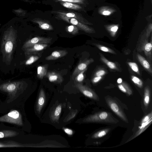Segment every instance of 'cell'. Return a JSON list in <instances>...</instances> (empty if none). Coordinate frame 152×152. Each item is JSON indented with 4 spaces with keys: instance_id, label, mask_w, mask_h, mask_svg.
Masks as SVG:
<instances>
[{
    "instance_id": "obj_36",
    "label": "cell",
    "mask_w": 152,
    "mask_h": 152,
    "mask_svg": "<svg viewBox=\"0 0 152 152\" xmlns=\"http://www.w3.org/2000/svg\"><path fill=\"white\" fill-rule=\"evenodd\" d=\"M131 69L134 72L140 75V71L138 65L136 63L132 62H129L127 63Z\"/></svg>"
},
{
    "instance_id": "obj_27",
    "label": "cell",
    "mask_w": 152,
    "mask_h": 152,
    "mask_svg": "<svg viewBox=\"0 0 152 152\" xmlns=\"http://www.w3.org/2000/svg\"><path fill=\"white\" fill-rule=\"evenodd\" d=\"M150 90L148 86H146L144 90V103L145 106L147 107L150 102Z\"/></svg>"
},
{
    "instance_id": "obj_7",
    "label": "cell",
    "mask_w": 152,
    "mask_h": 152,
    "mask_svg": "<svg viewBox=\"0 0 152 152\" xmlns=\"http://www.w3.org/2000/svg\"><path fill=\"white\" fill-rule=\"evenodd\" d=\"M150 42L148 39L141 37L137 50L139 51H143L145 56L151 60L152 58V38Z\"/></svg>"
},
{
    "instance_id": "obj_33",
    "label": "cell",
    "mask_w": 152,
    "mask_h": 152,
    "mask_svg": "<svg viewBox=\"0 0 152 152\" xmlns=\"http://www.w3.org/2000/svg\"><path fill=\"white\" fill-rule=\"evenodd\" d=\"M87 69V68L81 72L75 77L76 83H80L82 82L84 78V73Z\"/></svg>"
},
{
    "instance_id": "obj_22",
    "label": "cell",
    "mask_w": 152,
    "mask_h": 152,
    "mask_svg": "<svg viewBox=\"0 0 152 152\" xmlns=\"http://www.w3.org/2000/svg\"><path fill=\"white\" fill-rule=\"evenodd\" d=\"M61 4L65 7L69 9L78 11H84L81 6L72 3L61 2Z\"/></svg>"
},
{
    "instance_id": "obj_42",
    "label": "cell",
    "mask_w": 152,
    "mask_h": 152,
    "mask_svg": "<svg viewBox=\"0 0 152 152\" xmlns=\"http://www.w3.org/2000/svg\"><path fill=\"white\" fill-rule=\"evenodd\" d=\"M122 80L121 78H119L118 79V80H117V83L118 84H120L121 83H122Z\"/></svg>"
},
{
    "instance_id": "obj_19",
    "label": "cell",
    "mask_w": 152,
    "mask_h": 152,
    "mask_svg": "<svg viewBox=\"0 0 152 152\" xmlns=\"http://www.w3.org/2000/svg\"><path fill=\"white\" fill-rule=\"evenodd\" d=\"M137 57L138 61L144 69L149 73L152 74V68L151 65L148 61L144 57L139 54L137 53Z\"/></svg>"
},
{
    "instance_id": "obj_31",
    "label": "cell",
    "mask_w": 152,
    "mask_h": 152,
    "mask_svg": "<svg viewBox=\"0 0 152 152\" xmlns=\"http://www.w3.org/2000/svg\"><path fill=\"white\" fill-rule=\"evenodd\" d=\"M93 44L102 51L113 54H116L114 51L107 47L96 43Z\"/></svg>"
},
{
    "instance_id": "obj_1",
    "label": "cell",
    "mask_w": 152,
    "mask_h": 152,
    "mask_svg": "<svg viewBox=\"0 0 152 152\" xmlns=\"http://www.w3.org/2000/svg\"><path fill=\"white\" fill-rule=\"evenodd\" d=\"M19 19L17 17L12 18L3 28L0 51L3 61L8 65L11 63L16 47Z\"/></svg>"
},
{
    "instance_id": "obj_41",
    "label": "cell",
    "mask_w": 152,
    "mask_h": 152,
    "mask_svg": "<svg viewBox=\"0 0 152 152\" xmlns=\"http://www.w3.org/2000/svg\"><path fill=\"white\" fill-rule=\"evenodd\" d=\"M102 78V76H95L92 79V81L93 83H96L100 81Z\"/></svg>"
},
{
    "instance_id": "obj_13",
    "label": "cell",
    "mask_w": 152,
    "mask_h": 152,
    "mask_svg": "<svg viewBox=\"0 0 152 152\" xmlns=\"http://www.w3.org/2000/svg\"><path fill=\"white\" fill-rule=\"evenodd\" d=\"M94 60L92 58L87 59L79 63L75 69L72 74L73 77H75L81 72L87 69L88 66L94 62Z\"/></svg>"
},
{
    "instance_id": "obj_9",
    "label": "cell",
    "mask_w": 152,
    "mask_h": 152,
    "mask_svg": "<svg viewBox=\"0 0 152 152\" xmlns=\"http://www.w3.org/2000/svg\"><path fill=\"white\" fill-rule=\"evenodd\" d=\"M52 12L56 14L62 15L68 17L75 18L81 23L89 25H92L93 24L92 23L89 22L86 19L83 18L82 15L76 12L58 10L52 11Z\"/></svg>"
},
{
    "instance_id": "obj_17",
    "label": "cell",
    "mask_w": 152,
    "mask_h": 152,
    "mask_svg": "<svg viewBox=\"0 0 152 152\" xmlns=\"http://www.w3.org/2000/svg\"><path fill=\"white\" fill-rule=\"evenodd\" d=\"M67 53V52L66 50H56L46 57L45 59L48 61L55 60L65 56Z\"/></svg>"
},
{
    "instance_id": "obj_20",
    "label": "cell",
    "mask_w": 152,
    "mask_h": 152,
    "mask_svg": "<svg viewBox=\"0 0 152 152\" xmlns=\"http://www.w3.org/2000/svg\"><path fill=\"white\" fill-rule=\"evenodd\" d=\"M19 134L18 132L9 129L0 130V139L15 137Z\"/></svg>"
},
{
    "instance_id": "obj_29",
    "label": "cell",
    "mask_w": 152,
    "mask_h": 152,
    "mask_svg": "<svg viewBox=\"0 0 152 152\" xmlns=\"http://www.w3.org/2000/svg\"><path fill=\"white\" fill-rule=\"evenodd\" d=\"M109 130V129L101 130L94 134L92 136V138L96 139L102 137L105 135L108 132Z\"/></svg>"
},
{
    "instance_id": "obj_26",
    "label": "cell",
    "mask_w": 152,
    "mask_h": 152,
    "mask_svg": "<svg viewBox=\"0 0 152 152\" xmlns=\"http://www.w3.org/2000/svg\"><path fill=\"white\" fill-rule=\"evenodd\" d=\"M119 89L123 92L128 95H130L132 93V91L129 86L125 82H122L118 85Z\"/></svg>"
},
{
    "instance_id": "obj_11",
    "label": "cell",
    "mask_w": 152,
    "mask_h": 152,
    "mask_svg": "<svg viewBox=\"0 0 152 152\" xmlns=\"http://www.w3.org/2000/svg\"><path fill=\"white\" fill-rule=\"evenodd\" d=\"M48 45V44L39 43L35 44L31 47L27 48L24 50L26 56L34 54L46 48Z\"/></svg>"
},
{
    "instance_id": "obj_8",
    "label": "cell",
    "mask_w": 152,
    "mask_h": 152,
    "mask_svg": "<svg viewBox=\"0 0 152 152\" xmlns=\"http://www.w3.org/2000/svg\"><path fill=\"white\" fill-rule=\"evenodd\" d=\"M52 38L50 37H37L26 41L23 44L22 49L24 50L30 48L35 44L42 43L49 44L51 42Z\"/></svg>"
},
{
    "instance_id": "obj_14",
    "label": "cell",
    "mask_w": 152,
    "mask_h": 152,
    "mask_svg": "<svg viewBox=\"0 0 152 152\" xmlns=\"http://www.w3.org/2000/svg\"><path fill=\"white\" fill-rule=\"evenodd\" d=\"M45 92L42 88H41L36 105V110L39 113H40L45 104Z\"/></svg>"
},
{
    "instance_id": "obj_39",
    "label": "cell",
    "mask_w": 152,
    "mask_h": 152,
    "mask_svg": "<svg viewBox=\"0 0 152 152\" xmlns=\"http://www.w3.org/2000/svg\"><path fill=\"white\" fill-rule=\"evenodd\" d=\"M152 118V113H151L148 115L145 116L142 121V123L144 124Z\"/></svg>"
},
{
    "instance_id": "obj_12",
    "label": "cell",
    "mask_w": 152,
    "mask_h": 152,
    "mask_svg": "<svg viewBox=\"0 0 152 152\" xmlns=\"http://www.w3.org/2000/svg\"><path fill=\"white\" fill-rule=\"evenodd\" d=\"M32 146L28 144H23L12 140L0 141V148L8 147H30Z\"/></svg>"
},
{
    "instance_id": "obj_25",
    "label": "cell",
    "mask_w": 152,
    "mask_h": 152,
    "mask_svg": "<svg viewBox=\"0 0 152 152\" xmlns=\"http://www.w3.org/2000/svg\"><path fill=\"white\" fill-rule=\"evenodd\" d=\"M105 28L108 32L112 37H114L118 29V25L111 24L105 26Z\"/></svg>"
},
{
    "instance_id": "obj_4",
    "label": "cell",
    "mask_w": 152,
    "mask_h": 152,
    "mask_svg": "<svg viewBox=\"0 0 152 152\" xmlns=\"http://www.w3.org/2000/svg\"><path fill=\"white\" fill-rule=\"evenodd\" d=\"M0 122H7L18 126L23 125L22 116L18 110H11L7 114L0 117Z\"/></svg>"
},
{
    "instance_id": "obj_10",
    "label": "cell",
    "mask_w": 152,
    "mask_h": 152,
    "mask_svg": "<svg viewBox=\"0 0 152 152\" xmlns=\"http://www.w3.org/2000/svg\"><path fill=\"white\" fill-rule=\"evenodd\" d=\"M75 86L85 96L94 100H99V97L96 94L87 86L77 83L75 84Z\"/></svg>"
},
{
    "instance_id": "obj_40",
    "label": "cell",
    "mask_w": 152,
    "mask_h": 152,
    "mask_svg": "<svg viewBox=\"0 0 152 152\" xmlns=\"http://www.w3.org/2000/svg\"><path fill=\"white\" fill-rule=\"evenodd\" d=\"M63 129L64 132L69 135H72L73 134V131L70 129L66 128H63Z\"/></svg>"
},
{
    "instance_id": "obj_23",
    "label": "cell",
    "mask_w": 152,
    "mask_h": 152,
    "mask_svg": "<svg viewBox=\"0 0 152 152\" xmlns=\"http://www.w3.org/2000/svg\"><path fill=\"white\" fill-rule=\"evenodd\" d=\"M100 58L102 61L110 69L118 70L119 69L115 64L108 60L101 53L99 54Z\"/></svg>"
},
{
    "instance_id": "obj_6",
    "label": "cell",
    "mask_w": 152,
    "mask_h": 152,
    "mask_svg": "<svg viewBox=\"0 0 152 152\" xmlns=\"http://www.w3.org/2000/svg\"><path fill=\"white\" fill-rule=\"evenodd\" d=\"M106 101L109 107L115 114L123 121L128 123V120L125 115L115 100L111 98L107 97L106 98Z\"/></svg>"
},
{
    "instance_id": "obj_32",
    "label": "cell",
    "mask_w": 152,
    "mask_h": 152,
    "mask_svg": "<svg viewBox=\"0 0 152 152\" xmlns=\"http://www.w3.org/2000/svg\"><path fill=\"white\" fill-rule=\"evenodd\" d=\"M78 28L76 26L71 25L68 26L66 28L67 31L72 34L75 35L78 32Z\"/></svg>"
},
{
    "instance_id": "obj_44",
    "label": "cell",
    "mask_w": 152,
    "mask_h": 152,
    "mask_svg": "<svg viewBox=\"0 0 152 152\" xmlns=\"http://www.w3.org/2000/svg\"></svg>"
},
{
    "instance_id": "obj_21",
    "label": "cell",
    "mask_w": 152,
    "mask_h": 152,
    "mask_svg": "<svg viewBox=\"0 0 152 152\" xmlns=\"http://www.w3.org/2000/svg\"><path fill=\"white\" fill-rule=\"evenodd\" d=\"M115 10L108 6H104L99 8L98 12L100 15L104 16H109L114 13Z\"/></svg>"
},
{
    "instance_id": "obj_28",
    "label": "cell",
    "mask_w": 152,
    "mask_h": 152,
    "mask_svg": "<svg viewBox=\"0 0 152 152\" xmlns=\"http://www.w3.org/2000/svg\"><path fill=\"white\" fill-rule=\"evenodd\" d=\"M28 56L29 57L24 63L27 65H31L37 61L40 58V56L33 54Z\"/></svg>"
},
{
    "instance_id": "obj_15",
    "label": "cell",
    "mask_w": 152,
    "mask_h": 152,
    "mask_svg": "<svg viewBox=\"0 0 152 152\" xmlns=\"http://www.w3.org/2000/svg\"><path fill=\"white\" fill-rule=\"evenodd\" d=\"M46 76L51 82L59 83L63 81V78L58 73L55 72H47Z\"/></svg>"
},
{
    "instance_id": "obj_2",
    "label": "cell",
    "mask_w": 152,
    "mask_h": 152,
    "mask_svg": "<svg viewBox=\"0 0 152 152\" xmlns=\"http://www.w3.org/2000/svg\"><path fill=\"white\" fill-rule=\"evenodd\" d=\"M28 84L24 80L9 81L0 83V92L7 95L5 101L7 104L15 103L26 91Z\"/></svg>"
},
{
    "instance_id": "obj_3",
    "label": "cell",
    "mask_w": 152,
    "mask_h": 152,
    "mask_svg": "<svg viewBox=\"0 0 152 152\" xmlns=\"http://www.w3.org/2000/svg\"><path fill=\"white\" fill-rule=\"evenodd\" d=\"M83 121L86 123L116 124L119 121L110 113L102 111L88 116L85 118Z\"/></svg>"
},
{
    "instance_id": "obj_38",
    "label": "cell",
    "mask_w": 152,
    "mask_h": 152,
    "mask_svg": "<svg viewBox=\"0 0 152 152\" xmlns=\"http://www.w3.org/2000/svg\"><path fill=\"white\" fill-rule=\"evenodd\" d=\"M106 73V72L104 70L100 69L97 71L95 74V76H102Z\"/></svg>"
},
{
    "instance_id": "obj_35",
    "label": "cell",
    "mask_w": 152,
    "mask_h": 152,
    "mask_svg": "<svg viewBox=\"0 0 152 152\" xmlns=\"http://www.w3.org/2000/svg\"><path fill=\"white\" fill-rule=\"evenodd\" d=\"M78 111L77 110H72L66 117L64 119V122H66L69 121L74 118L77 113Z\"/></svg>"
},
{
    "instance_id": "obj_34",
    "label": "cell",
    "mask_w": 152,
    "mask_h": 152,
    "mask_svg": "<svg viewBox=\"0 0 152 152\" xmlns=\"http://www.w3.org/2000/svg\"><path fill=\"white\" fill-rule=\"evenodd\" d=\"M131 79L132 81L139 87L141 88L143 86L142 81L138 77L134 75H132Z\"/></svg>"
},
{
    "instance_id": "obj_16",
    "label": "cell",
    "mask_w": 152,
    "mask_h": 152,
    "mask_svg": "<svg viewBox=\"0 0 152 152\" xmlns=\"http://www.w3.org/2000/svg\"><path fill=\"white\" fill-rule=\"evenodd\" d=\"M62 105H58L53 110L50 115L51 120L54 122H58L62 110Z\"/></svg>"
},
{
    "instance_id": "obj_18",
    "label": "cell",
    "mask_w": 152,
    "mask_h": 152,
    "mask_svg": "<svg viewBox=\"0 0 152 152\" xmlns=\"http://www.w3.org/2000/svg\"><path fill=\"white\" fill-rule=\"evenodd\" d=\"M31 21L38 24L39 28L42 29L47 30L53 29V27L50 24L42 19L36 18L32 20Z\"/></svg>"
},
{
    "instance_id": "obj_43",
    "label": "cell",
    "mask_w": 152,
    "mask_h": 152,
    "mask_svg": "<svg viewBox=\"0 0 152 152\" xmlns=\"http://www.w3.org/2000/svg\"><path fill=\"white\" fill-rule=\"evenodd\" d=\"M1 82V80L0 79V83Z\"/></svg>"
},
{
    "instance_id": "obj_5",
    "label": "cell",
    "mask_w": 152,
    "mask_h": 152,
    "mask_svg": "<svg viewBox=\"0 0 152 152\" xmlns=\"http://www.w3.org/2000/svg\"><path fill=\"white\" fill-rule=\"evenodd\" d=\"M56 14V17L58 19L62 20L70 23L86 33H93L95 32V30L93 28L81 23L75 18L68 17L60 14Z\"/></svg>"
},
{
    "instance_id": "obj_24",
    "label": "cell",
    "mask_w": 152,
    "mask_h": 152,
    "mask_svg": "<svg viewBox=\"0 0 152 152\" xmlns=\"http://www.w3.org/2000/svg\"><path fill=\"white\" fill-rule=\"evenodd\" d=\"M47 66H39L37 68V77L40 79H42L46 75L47 72Z\"/></svg>"
},
{
    "instance_id": "obj_37",
    "label": "cell",
    "mask_w": 152,
    "mask_h": 152,
    "mask_svg": "<svg viewBox=\"0 0 152 152\" xmlns=\"http://www.w3.org/2000/svg\"><path fill=\"white\" fill-rule=\"evenodd\" d=\"M61 2H67L72 3H78L79 4H84V0H56Z\"/></svg>"
},
{
    "instance_id": "obj_30",
    "label": "cell",
    "mask_w": 152,
    "mask_h": 152,
    "mask_svg": "<svg viewBox=\"0 0 152 152\" xmlns=\"http://www.w3.org/2000/svg\"><path fill=\"white\" fill-rule=\"evenodd\" d=\"M12 12L16 15L17 17L22 19L26 14V11L20 8H19L18 9L13 10Z\"/></svg>"
}]
</instances>
